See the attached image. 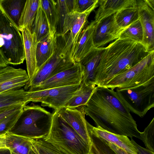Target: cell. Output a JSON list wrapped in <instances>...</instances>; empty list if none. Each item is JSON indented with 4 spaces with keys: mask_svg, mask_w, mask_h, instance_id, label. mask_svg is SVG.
<instances>
[{
    "mask_svg": "<svg viewBox=\"0 0 154 154\" xmlns=\"http://www.w3.org/2000/svg\"><path fill=\"white\" fill-rule=\"evenodd\" d=\"M83 108L85 115L93 119L97 127L140 140L141 132L136 121L115 90L96 86Z\"/></svg>",
    "mask_w": 154,
    "mask_h": 154,
    "instance_id": "cell-1",
    "label": "cell"
},
{
    "mask_svg": "<svg viewBox=\"0 0 154 154\" xmlns=\"http://www.w3.org/2000/svg\"><path fill=\"white\" fill-rule=\"evenodd\" d=\"M151 52L142 43L116 39L106 47L95 71L93 84L105 87L114 77L135 66Z\"/></svg>",
    "mask_w": 154,
    "mask_h": 154,
    "instance_id": "cell-2",
    "label": "cell"
},
{
    "mask_svg": "<svg viewBox=\"0 0 154 154\" xmlns=\"http://www.w3.org/2000/svg\"><path fill=\"white\" fill-rule=\"evenodd\" d=\"M53 113L38 105L23 106L21 114L8 132L30 139L46 135L50 128Z\"/></svg>",
    "mask_w": 154,
    "mask_h": 154,
    "instance_id": "cell-3",
    "label": "cell"
},
{
    "mask_svg": "<svg viewBox=\"0 0 154 154\" xmlns=\"http://www.w3.org/2000/svg\"><path fill=\"white\" fill-rule=\"evenodd\" d=\"M21 32L0 4V50L8 64H20L25 59Z\"/></svg>",
    "mask_w": 154,
    "mask_h": 154,
    "instance_id": "cell-4",
    "label": "cell"
},
{
    "mask_svg": "<svg viewBox=\"0 0 154 154\" xmlns=\"http://www.w3.org/2000/svg\"><path fill=\"white\" fill-rule=\"evenodd\" d=\"M154 78V51L135 66L117 75L105 87L114 90L126 89L143 84Z\"/></svg>",
    "mask_w": 154,
    "mask_h": 154,
    "instance_id": "cell-5",
    "label": "cell"
},
{
    "mask_svg": "<svg viewBox=\"0 0 154 154\" xmlns=\"http://www.w3.org/2000/svg\"><path fill=\"white\" fill-rule=\"evenodd\" d=\"M46 138L58 142L74 154H88L91 146L58 114L53 113L51 126Z\"/></svg>",
    "mask_w": 154,
    "mask_h": 154,
    "instance_id": "cell-6",
    "label": "cell"
},
{
    "mask_svg": "<svg viewBox=\"0 0 154 154\" xmlns=\"http://www.w3.org/2000/svg\"><path fill=\"white\" fill-rule=\"evenodd\" d=\"M115 90L130 112L141 118L154 107V78L138 86Z\"/></svg>",
    "mask_w": 154,
    "mask_h": 154,
    "instance_id": "cell-7",
    "label": "cell"
},
{
    "mask_svg": "<svg viewBox=\"0 0 154 154\" xmlns=\"http://www.w3.org/2000/svg\"><path fill=\"white\" fill-rule=\"evenodd\" d=\"M98 6L94 7L82 13H70L66 16L62 32L59 36H61L64 42L62 52L73 60L77 43L87 23L88 17Z\"/></svg>",
    "mask_w": 154,
    "mask_h": 154,
    "instance_id": "cell-8",
    "label": "cell"
},
{
    "mask_svg": "<svg viewBox=\"0 0 154 154\" xmlns=\"http://www.w3.org/2000/svg\"><path fill=\"white\" fill-rule=\"evenodd\" d=\"M57 47L53 55L38 69L25 86V89L38 86L57 73L72 66L76 63L62 52L64 45L61 36H57Z\"/></svg>",
    "mask_w": 154,
    "mask_h": 154,
    "instance_id": "cell-9",
    "label": "cell"
},
{
    "mask_svg": "<svg viewBox=\"0 0 154 154\" xmlns=\"http://www.w3.org/2000/svg\"><path fill=\"white\" fill-rule=\"evenodd\" d=\"M79 86V85L36 91H27V100L28 103L40 102L41 106H48L56 111L64 106Z\"/></svg>",
    "mask_w": 154,
    "mask_h": 154,
    "instance_id": "cell-10",
    "label": "cell"
},
{
    "mask_svg": "<svg viewBox=\"0 0 154 154\" xmlns=\"http://www.w3.org/2000/svg\"><path fill=\"white\" fill-rule=\"evenodd\" d=\"M82 78L80 65L76 63L72 66L51 77L39 85L30 88L28 92L80 85Z\"/></svg>",
    "mask_w": 154,
    "mask_h": 154,
    "instance_id": "cell-11",
    "label": "cell"
},
{
    "mask_svg": "<svg viewBox=\"0 0 154 154\" xmlns=\"http://www.w3.org/2000/svg\"><path fill=\"white\" fill-rule=\"evenodd\" d=\"M124 30L117 23L115 14L96 22L93 36L94 47H101L119 38Z\"/></svg>",
    "mask_w": 154,
    "mask_h": 154,
    "instance_id": "cell-12",
    "label": "cell"
},
{
    "mask_svg": "<svg viewBox=\"0 0 154 154\" xmlns=\"http://www.w3.org/2000/svg\"><path fill=\"white\" fill-rule=\"evenodd\" d=\"M136 3L143 31V44L149 51H154V10L145 0H136Z\"/></svg>",
    "mask_w": 154,
    "mask_h": 154,
    "instance_id": "cell-13",
    "label": "cell"
},
{
    "mask_svg": "<svg viewBox=\"0 0 154 154\" xmlns=\"http://www.w3.org/2000/svg\"><path fill=\"white\" fill-rule=\"evenodd\" d=\"M57 111L59 115L91 146V141L87 126L83 106L74 108L63 107Z\"/></svg>",
    "mask_w": 154,
    "mask_h": 154,
    "instance_id": "cell-14",
    "label": "cell"
},
{
    "mask_svg": "<svg viewBox=\"0 0 154 154\" xmlns=\"http://www.w3.org/2000/svg\"><path fill=\"white\" fill-rule=\"evenodd\" d=\"M29 80L25 70L8 66L0 67V93L20 89Z\"/></svg>",
    "mask_w": 154,
    "mask_h": 154,
    "instance_id": "cell-15",
    "label": "cell"
},
{
    "mask_svg": "<svg viewBox=\"0 0 154 154\" xmlns=\"http://www.w3.org/2000/svg\"><path fill=\"white\" fill-rule=\"evenodd\" d=\"M106 47H94L78 63L82 75V79L86 84L93 83L95 71Z\"/></svg>",
    "mask_w": 154,
    "mask_h": 154,
    "instance_id": "cell-16",
    "label": "cell"
},
{
    "mask_svg": "<svg viewBox=\"0 0 154 154\" xmlns=\"http://www.w3.org/2000/svg\"><path fill=\"white\" fill-rule=\"evenodd\" d=\"M21 32L23 38L25 59L29 81L36 72V47L37 42L34 35L29 29L24 28Z\"/></svg>",
    "mask_w": 154,
    "mask_h": 154,
    "instance_id": "cell-17",
    "label": "cell"
},
{
    "mask_svg": "<svg viewBox=\"0 0 154 154\" xmlns=\"http://www.w3.org/2000/svg\"><path fill=\"white\" fill-rule=\"evenodd\" d=\"M57 37L56 30H54L37 42L36 47V72L55 52L57 47Z\"/></svg>",
    "mask_w": 154,
    "mask_h": 154,
    "instance_id": "cell-18",
    "label": "cell"
},
{
    "mask_svg": "<svg viewBox=\"0 0 154 154\" xmlns=\"http://www.w3.org/2000/svg\"><path fill=\"white\" fill-rule=\"evenodd\" d=\"M86 124L88 128L100 138L116 145L130 154H137L136 148L128 137L111 133L100 127H94L87 121Z\"/></svg>",
    "mask_w": 154,
    "mask_h": 154,
    "instance_id": "cell-19",
    "label": "cell"
},
{
    "mask_svg": "<svg viewBox=\"0 0 154 154\" xmlns=\"http://www.w3.org/2000/svg\"><path fill=\"white\" fill-rule=\"evenodd\" d=\"M94 21L98 22L124 9L137 5L136 0H99Z\"/></svg>",
    "mask_w": 154,
    "mask_h": 154,
    "instance_id": "cell-20",
    "label": "cell"
},
{
    "mask_svg": "<svg viewBox=\"0 0 154 154\" xmlns=\"http://www.w3.org/2000/svg\"><path fill=\"white\" fill-rule=\"evenodd\" d=\"M30 140L31 150L35 154H74L61 144L44 137Z\"/></svg>",
    "mask_w": 154,
    "mask_h": 154,
    "instance_id": "cell-21",
    "label": "cell"
},
{
    "mask_svg": "<svg viewBox=\"0 0 154 154\" xmlns=\"http://www.w3.org/2000/svg\"><path fill=\"white\" fill-rule=\"evenodd\" d=\"M96 23L94 20L92 21L82 30L73 57L75 63H78L94 47L93 36Z\"/></svg>",
    "mask_w": 154,
    "mask_h": 154,
    "instance_id": "cell-22",
    "label": "cell"
},
{
    "mask_svg": "<svg viewBox=\"0 0 154 154\" xmlns=\"http://www.w3.org/2000/svg\"><path fill=\"white\" fill-rule=\"evenodd\" d=\"M96 86L93 83L86 84L82 79L79 87L64 107L74 108L85 105L90 99Z\"/></svg>",
    "mask_w": 154,
    "mask_h": 154,
    "instance_id": "cell-23",
    "label": "cell"
},
{
    "mask_svg": "<svg viewBox=\"0 0 154 154\" xmlns=\"http://www.w3.org/2000/svg\"><path fill=\"white\" fill-rule=\"evenodd\" d=\"M30 139L8 132L5 136L6 146L15 154H29L31 150Z\"/></svg>",
    "mask_w": 154,
    "mask_h": 154,
    "instance_id": "cell-24",
    "label": "cell"
},
{
    "mask_svg": "<svg viewBox=\"0 0 154 154\" xmlns=\"http://www.w3.org/2000/svg\"><path fill=\"white\" fill-rule=\"evenodd\" d=\"M40 0H26L18 23L21 32L24 28L31 31L39 5Z\"/></svg>",
    "mask_w": 154,
    "mask_h": 154,
    "instance_id": "cell-25",
    "label": "cell"
},
{
    "mask_svg": "<svg viewBox=\"0 0 154 154\" xmlns=\"http://www.w3.org/2000/svg\"><path fill=\"white\" fill-rule=\"evenodd\" d=\"M31 32L34 35L37 42L46 37L51 32L48 20L41 7L40 0Z\"/></svg>",
    "mask_w": 154,
    "mask_h": 154,
    "instance_id": "cell-26",
    "label": "cell"
},
{
    "mask_svg": "<svg viewBox=\"0 0 154 154\" xmlns=\"http://www.w3.org/2000/svg\"><path fill=\"white\" fill-rule=\"evenodd\" d=\"M27 94V91L23 88L0 93V108L18 104L26 105L28 103Z\"/></svg>",
    "mask_w": 154,
    "mask_h": 154,
    "instance_id": "cell-27",
    "label": "cell"
},
{
    "mask_svg": "<svg viewBox=\"0 0 154 154\" xmlns=\"http://www.w3.org/2000/svg\"><path fill=\"white\" fill-rule=\"evenodd\" d=\"M41 7L48 20L51 32L56 30L59 15L56 0H40Z\"/></svg>",
    "mask_w": 154,
    "mask_h": 154,
    "instance_id": "cell-28",
    "label": "cell"
},
{
    "mask_svg": "<svg viewBox=\"0 0 154 154\" xmlns=\"http://www.w3.org/2000/svg\"><path fill=\"white\" fill-rule=\"evenodd\" d=\"M26 1V0H0L1 5L17 26Z\"/></svg>",
    "mask_w": 154,
    "mask_h": 154,
    "instance_id": "cell-29",
    "label": "cell"
},
{
    "mask_svg": "<svg viewBox=\"0 0 154 154\" xmlns=\"http://www.w3.org/2000/svg\"><path fill=\"white\" fill-rule=\"evenodd\" d=\"M115 17L118 26L124 29L139 19L137 5L119 11L115 14Z\"/></svg>",
    "mask_w": 154,
    "mask_h": 154,
    "instance_id": "cell-30",
    "label": "cell"
},
{
    "mask_svg": "<svg viewBox=\"0 0 154 154\" xmlns=\"http://www.w3.org/2000/svg\"><path fill=\"white\" fill-rule=\"evenodd\" d=\"M119 38L130 39L143 44V31L139 20L125 29L121 33Z\"/></svg>",
    "mask_w": 154,
    "mask_h": 154,
    "instance_id": "cell-31",
    "label": "cell"
},
{
    "mask_svg": "<svg viewBox=\"0 0 154 154\" xmlns=\"http://www.w3.org/2000/svg\"><path fill=\"white\" fill-rule=\"evenodd\" d=\"M154 118L153 117L144 131L141 132L140 140L146 148L154 152Z\"/></svg>",
    "mask_w": 154,
    "mask_h": 154,
    "instance_id": "cell-32",
    "label": "cell"
},
{
    "mask_svg": "<svg viewBox=\"0 0 154 154\" xmlns=\"http://www.w3.org/2000/svg\"><path fill=\"white\" fill-rule=\"evenodd\" d=\"M22 108L0 120V135L6 134L13 127L21 114Z\"/></svg>",
    "mask_w": 154,
    "mask_h": 154,
    "instance_id": "cell-33",
    "label": "cell"
},
{
    "mask_svg": "<svg viewBox=\"0 0 154 154\" xmlns=\"http://www.w3.org/2000/svg\"><path fill=\"white\" fill-rule=\"evenodd\" d=\"M56 1L59 15L58 24L59 31L57 34V35H60L63 30L66 16L67 14L69 12L66 5L65 0H56Z\"/></svg>",
    "mask_w": 154,
    "mask_h": 154,
    "instance_id": "cell-34",
    "label": "cell"
},
{
    "mask_svg": "<svg viewBox=\"0 0 154 154\" xmlns=\"http://www.w3.org/2000/svg\"><path fill=\"white\" fill-rule=\"evenodd\" d=\"M99 0H75L74 12L83 13L92 8L98 6Z\"/></svg>",
    "mask_w": 154,
    "mask_h": 154,
    "instance_id": "cell-35",
    "label": "cell"
},
{
    "mask_svg": "<svg viewBox=\"0 0 154 154\" xmlns=\"http://www.w3.org/2000/svg\"><path fill=\"white\" fill-rule=\"evenodd\" d=\"M25 105L18 104L0 108V120L22 109Z\"/></svg>",
    "mask_w": 154,
    "mask_h": 154,
    "instance_id": "cell-36",
    "label": "cell"
},
{
    "mask_svg": "<svg viewBox=\"0 0 154 154\" xmlns=\"http://www.w3.org/2000/svg\"><path fill=\"white\" fill-rule=\"evenodd\" d=\"M131 141L136 148L137 154H154V152L138 144L132 138H131Z\"/></svg>",
    "mask_w": 154,
    "mask_h": 154,
    "instance_id": "cell-37",
    "label": "cell"
},
{
    "mask_svg": "<svg viewBox=\"0 0 154 154\" xmlns=\"http://www.w3.org/2000/svg\"><path fill=\"white\" fill-rule=\"evenodd\" d=\"M106 142L110 148L116 154H130L128 152L122 149L116 145L106 141Z\"/></svg>",
    "mask_w": 154,
    "mask_h": 154,
    "instance_id": "cell-38",
    "label": "cell"
},
{
    "mask_svg": "<svg viewBox=\"0 0 154 154\" xmlns=\"http://www.w3.org/2000/svg\"><path fill=\"white\" fill-rule=\"evenodd\" d=\"M88 154H105L97 146L91 142L90 150Z\"/></svg>",
    "mask_w": 154,
    "mask_h": 154,
    "instance_id": "cell-39",
    "label": "cell"
},
{
    "mask_svg": "<svg viewBox=\"0 0 154 154\" xmlns=\"http://www.w3.org/2000/svg\"><path fill=\"white\" fill-rule=\"evenodd\" d=\"M8 64L7 61L0 50V67H5L8 66Z\"/></svg>",
    "mask_w": 154,
    "mask_h": 154,
    "instance_id": "cell-40",
    "label": "cell"
},
{
    "mask_svg": "<svg viewBox=\"0 0 154 154\" xmlns=\"http://www.w3.org/2000/svg\"><path fill=\"white\" fill-rule=\"evenodd\" d=\"M5 136L6 134L0 135V148H6L5 145Z\"/></svg>",
    "mask_w": 154,
    "mask_h": 154,
    "instance_id": "cell-41",
    "label": "cell"
},
{
    "mask_svg": "<svg viewBox=\"0 0 154 154\" xmlns=\"http://www.w3.org/2000/svg\"><path fill=\"white\" fill-rule=\"evenodd\" d=\"M0 154H12L11 151L7 148H0Z\"/></svg>",
    "mask_w": 154,
    "mask_h": 154,
    "instance_id": "cell-42",
    "label": "cell"
},
{
    "mask_svg": "<svg viewBox=\"0 0 154 154\" xmlns=\"http://www.w3.org/2000/svg\"><path fill=\"white\" fill-rule=\"evenodd\" d=\"M145 1L149 6L154 10V0H145Z\"/></svg>",
    "mask_w": 154,
    "mask_h": 154,
    "instance_id": "cell-43",
    "label": "cell"
},
{
    "mask_svg": "<svg viewBox=\"0 0 154 154\" xmlns=\"http://www.w3.org/2000/svg\"><path fill=\"white\" fill-rule=\"evenodd\" d=\"M11 152V154H15L12 152ZM29 154H35L34 152L31 150V151H30V153Z\"/></svg>",
    "mask_w": 154,
    "mask_h": 154,
    "instance_id": "cell-44",
    "label": "cell"
}]
</instances>
